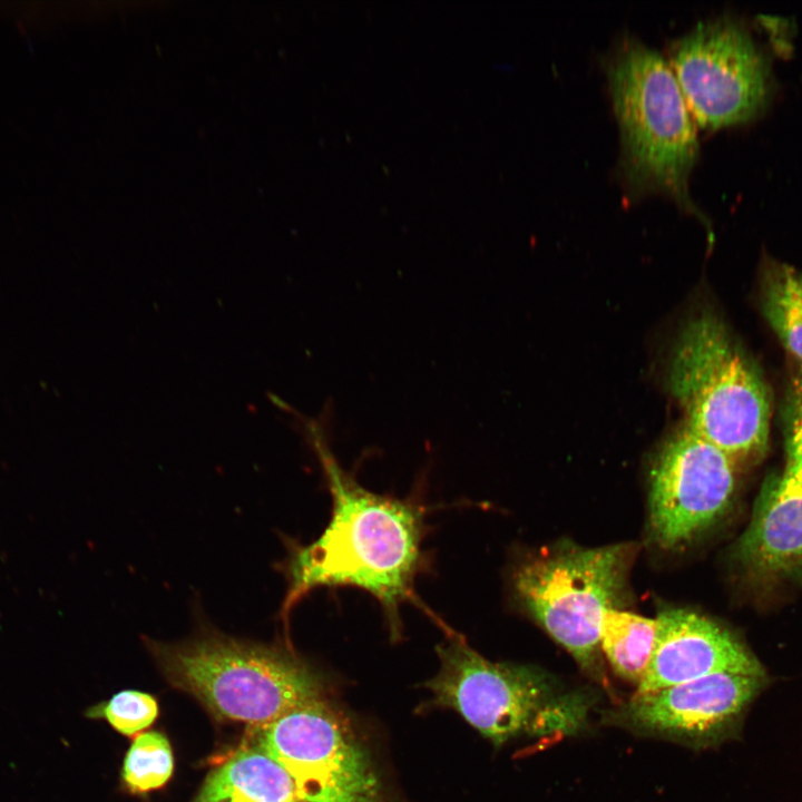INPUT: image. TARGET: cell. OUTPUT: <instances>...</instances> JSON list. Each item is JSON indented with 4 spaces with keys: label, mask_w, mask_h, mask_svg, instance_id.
<instances>
[{
    "label": "cell",
    "mask_w": 802,
    "mask_h": 802,
    "mask_svg": "<svg viewBox=\"0 0 802 802\" xmlns=\"http://www.w3.org/2000/svg\"><path fill=\"white\" fill-rule=\"evenodd\" d=\"M332 496L330 522L310 545L287 542L282 571L287 590L278 617L284 627L293 607L323 586H352L374 596L393 635L400 632L399 607L414 598L413 584L423 565V512L410 500L381 496L361 487L335 460L325 437L311 438Z\"/></svg>",
    "instance_id": "6da1fadb"
},
{
    "label": "cell",
    "mask_w": 802,
    "mask_h": 802,
    "mask_svg": "<svg viewBox=\"0 0 802 802\" xmlns=\"http://www.w3.org/2000/svg\"><path fill=\"white\" fill-rule=\"evenodd\" d=\"M143 640L172 686L222 718L260 727L325 698L322 677L290 642L257 644L206 626L179 643Z\"/></svg>",
    "instance_id": "7a4b0ae2"
},
{
    "label": "cell",
    "mask_w": 802,
    "mask_h": 802,
    "mask_svg": "<svg viewBox=\"0 0 802 802\" xmlns=\"http://www.w3.org/2000/svg\"><path fill=\"white\" fill-rule=\"evenodd\" d=\"M620 130V168L637 193L659 192L703 218L688 190L698 155L694 118L662 53L627 37L606 63Z\"/></svg>",
    "instance_id": "3957f363"
},
{
    "label": "cell",
    "mask_w": 802,
    "mask_h": 802,
    "mask_svg": "<svg viewBox=\"0 0 802 802\" xmlns=\"http://www.w3.org/2000/svg\"><path fill=\"white\" fill-rule=\"evenodd\" d=\"M668 385L686 428L734 462L766 450L771 400L754 361L722 320L702 312L682 330L669 362Z\"/></svg>",
    "instance_id": "277c9868"
},
{
    "label": "cell",
    "mask_w": 802,
    "mask_h": 802,
    "mask_svg": "<svg viewBox=\"0 0 802 802\" xmlns=\"http://www.w3.org/2000/svg\"><path fill=\"white\" fill-rule=\"evenodd\" d=\"M440 668L427 683L438 705L454 710L501 745L522 734L569 730L580 712L557 698L540 672L487 659L458 636L438 646Z\"/></svg>",
    "instance_id": "5b68a950"
},
{
    "label": "cell",
    "mask_w": 802,
    "mask_h": 802,
    "mask_svg": "<svg viewBox=\"0 0 802 802\" xmlns=\"http://www.w3.org/2000/svg\"><path fill=\"white\" fill-rule=\"evenodd\" d=\"M628 545L565 546L524 561L514 576L525 608L587 671L596 669L604 613L625 587Z\"/></svg>",
    "instance_id": "8992f818"
},
{
    "label": "cell",
    "mask_w": 802,
    "mask_h": 802,
    "mask_svg": "<svg viewBox=\"0 0 802 802\" xmlns=\"http://www.w3.org/2000/svg\"><path fill=\"white\" fill-rule=\"evenodd\" d=\"M669 65L693 118L705 128L752 119L773 91L767 55L735 18L697 22L673 42Z\"/></svg>",
    "instance_id": "52a82bcc"
},
{
    "label": "cell",
    "mask_w": 802,
    "mask_h": 802,
    "mask_svg": "<svg viewBox=\"0 0 802 802\" xmlns=\"http://www.w3.org/2000/svg\"><path fill=\"white\" fill-rule=\"evenodd\" d=\"M257 730V747L290 774L302 802H385L365 749L325 698Z\"/></svg>",
    "instance_id": "ba28073f"
},
{
    "label": "cell",
    "mask_w": 802,
    "mask_h": 802,
    "mask_svg": "<svg viewBox=\"0 0 802 802\" xmlns=\"http://www.w3.org/2000/svg\"><path fill=\"white\" fill-rule=\"evenodd\" d=\"M735 462L687 428L672 437L652 470L649 522L656 542L675 548L710 527L731 503Z\"/></svg>",
    "instance_id": "9c48e42d"
},
{
    "label": "cell",
    "mask_w": 802,
    "mask_h": 802,
    "mask_svg": "<svg viewBox=\"0 0 802 802\" xmlns=\"http://www.w3.org/2000/svg\"><path fill=\"white\" fill-rule=\"evenodd\" d=\"M636 694H646L716 673L764 675L759 661L731 633L685 609H666Z\"/></svg>",
    "instance_id": "30bf717a"
},
{
    "label": "cell",
    "mask_w": 802,
    "mask_h": 802,
    "mask_svg": "<svg viewBox=\"0 0 802 802\" xmlns=\"http://www.w3.org/2000/svg\"><path fill=\"white\" fill-rule=\"evenodd\" d=\"M763 677L716 673L651 693L635 694L622 715L643 731L703 739L722 730L743 710Z\"/></svg>",
    "instance_id": "8fae6325"
},
{
    "label": "cell",
    "mask_w": 802,
    "mask_h": 802,
    "mask_svg": "<svg viewBox=\"0 0 802 802\" xmlns=\"http://www.w3.org/2000/svg\"><path fill=\"white\" fill-rule=\"evenodd\" d=\"M737 552L749 567L766 574L802 561L801 487L782 475L765 483Z\"/></svg>",
    "instance_id": "7c38bea8"
},
{
    "label": "cell",
    "mask_w": 802,
    "mask_h": 802,
    "mask_svg": "<svg viewBox=\"0 0 802 802\" xmlns=\"http://www.w3.org/2000/svg\"><path fill=\"white\" fill-rule=\"evenodd\" d=\"M193 802H302L290 774L258 747L235 753L206 779Z\"/></svg>",
    "instance_id": "4fadbf2b"
},
{
    "label": "cell",
    "mask_w": 802,
    "mask_h": 802,
    "mask_svg": "<svg viewBox=\"0 0 802 802\" xmlns=\"http://www.w3.org/2000/svg\"><path fill=\"white\" fill-rule=\"evenodd\" d=\"M656 626V619L617 608L604 613L599 646L619 677L640 683L653 652Z\"/></svg>",
    "instance_id": "5bb4252c"
},
{
    "label": "cell",
    "mask_w": 802,
    "mask_h": 802,
    "mask_svg": "<svg viewBox=\"0 0 802 802\" xmlns=\"http://www.w3.org/2000/svg\"><path fill=\"white\" fill-rule=\"evenodd\" d=\"M761 303L766 321L783 346L802 364V271L767 261Z\"/></svg>",
    "instance_id": "9a60e30c"
},
{
    "label": "cell",
    "mask_w": 802,
    "mask_h": 802,
    "mask_svg": "<svg viewBox=\"0 0 802 802\" xmlns=\"http://www.w3.org/2000/svg\"><path fill=\"white\" fill-rule=\"evenodd\" d=\"M173 772V753L166 736L146 732L133 742L124 762L123 777L131 792L163 786Z\"/></svg>",
    "instance_id": "2e32d148"
},
{
    "label": "cell",
    "mask_w": 802,
    "mask_h": 802,
    "mask_svg": "<svg viewBox=\"0 0 802 802\" xmlns=\"http://www.w3.org/2000/svg\"><path fill=\"white\" fill-rule=\"evenodd\" d=\"M157 713L155 698L138 691H123L106 704L88 711L90 717L104 716L117 731L129 736L148 727Z\"/></svg>",
    "instance_id": "e0dca14e"
},
{
    "label": "cell",
    "mask_w": 802,
    "mask_h": 802,
    "mask_svg": "<svg viewBox=\"0 0 802 802\" xmlns=\"http://www.w3.org/2000/svg\"><path fill=\"white\" fill-rule=\"evenodd\" d=\"M786 464L782 476L802 488V364L798 363L786 384L782 407Z\"/></svg>",
    "instance_id": "ac0fdd59"
}]
</instances>
